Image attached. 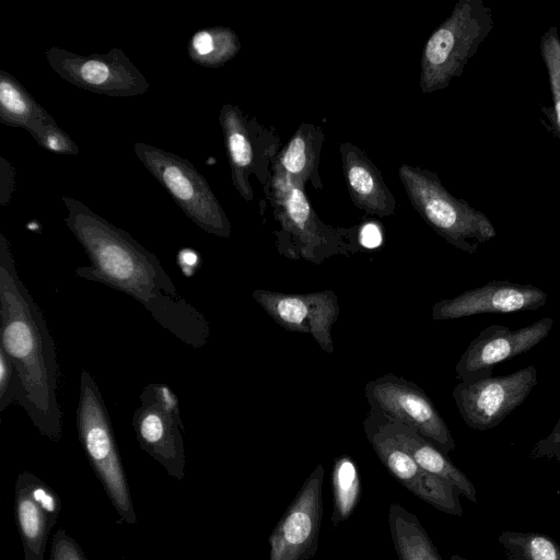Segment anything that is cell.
<instances>
[{
  "instance_id": "1",
  "label": "cell",
  "mask_w": 560,
  "mask_h": 560,
  "mask_svg": "<svg viewBox=\"0 0 560 560\" xmlns=\"http://www.w3.org/2000/svg\"><path fill=\"white\" fill-rule=\"evenodd\" d=\"M62 201L68 211L65 222L90 259V265L75 269L77 277L128 294L185 345L208 343L209 322L179 292L153 253L82 201L68 196Z\"/></svg>"
},
{
  "instance_id": "2",
  "label": "cell",
  "mask_w": 560,
  "mask_h": 560,
  "mask_svg": "<svg viewBox=\"0 0 560 560\" xmlns=\"http://www.w3.org/2000/svg\"><path fill=\"white\" fill-rule=\"evenodd\" d=\"M0 348L11 360L18 402L38 432L51 441L62 435L57 390L59 369L45 316L21 280L11 246L0 234Z\"/></svg>"
},
{
  "instance_id": "3",
  "label": "cell",
  "mask_w": 560,
  "mask_h": 560,
  "mask_svg": "<svg viewBox=\"0 0 560 560\" xmlns=\"http://www.w3.org/2000/svg\"><path fill=\"white\" fill-rule=\"evenodd\" d=\"M270 198L275 217L278 252L290 259L319 265L335 255H350L361 249L359 228H334L325 224L310 205L303 187L289 178L273 162Z\"/></svg>"
},
{
  "instance_id": "4",
  "label": "cell",
  "mask_w": 560,
  "mask_h": 560,
  "mask_svg": "<svg viewBox=\"0 0 560 560\" xmlns=\"http://www.w3.org/2000/svg\"><path fill=\"white\" fill-rule=\"evenodd\" d=\"M493 25L492 10L482 0H459L423 47L421 92L430 94L446 89L459 78Z\"/></svg>"
},
{
  "instance_id": "5",
  "label": "cell",
  "mask_w": 560,
  "mask_h": 560,
  "mask_svg": "<svg viewBox=\"0 0 560 560\" xmlns=\"http://www.w3.org/2000/svg\"><path fill=\"white\" fill-rule=\"evenodd\" d=\"M398 177L415 210L451 245L475 254L480 245L495 237L490 219L467 201L454 197L435 173L402 164Z\"/></svg>"
},
{
  "instance_id": "6",
  "label": "cell",
  "mask_w": 560,
  "mask_h": 560,
  "mask_svg": "<svg viewBox=\"0 0 560 560\" xmlns=\"http://www.w3.org/2000/svg\"><path fill=\"white\" fill-rule=\"evenodd\" d=\"M77 429L82 447L120 518L136 523V514L109 415L93 376L81 370Z\"/></svg>"
},
{
  "instance_id": "7",
  "label": "cell",
  "mask_w": 560,
  "mask_h": 560,
  "mask_svg": "<svg viewBox=\"0 0 560 560\" xmlns=\"http://www.w3.org/2000/svg\"><path fill=\"white\" fill-rule=\"evenodd\" d=\"M133 151L188 219L207 233L230 237V220L209 183L194 164L186 158L144 142H136Z\"/></svg>"
},
{
  "instance_id": "8",
  "label": "cell",
  "mask_w": 560,
  "mask_h": 560,
  "mask_svg": "<svg viewBox=\"0 0 560 560\" xmlns=\"http://www.w3.org/2000/svg\"><path fill=\"white\" fill-rule=\"evenodd\" d=\"M232 183L240 196L253 201L249 178L254 175L262 186L271 178V164L277 158L280 138L273 129L245 115L238 106L224 104L219 112Z\"/></svg>"
},
{
  "instance_id": "9",
  "label": "cell",
  "mask_w": 560,
  "mask_h": 560,
  "mask_svg": "<svg viewBox=\"0 0 560 560\" xmlns=\"http://www.w3.org/2000/svg\"><path fill=\"white\" fill-rule=\"evenodd\" d=\"M139 399L140 405L132 417L139 446L180 480L185 450L177 396L167 385L153 383L142 389Z\"/></svg>"
},
{
  "instance_id": "10",
  "label": "cell",
  "mask_w": 560,
  "mask_h": 560,
  "mask_svg": "<svg viewBox=\"0 0 560 560\" xmlns=\"http://www.w3.org/2000/svg\"><path fill=\"white\" fill-rule=\"evenodd\" d=\"M51 69L71 84L107 96L128 97L144 94L149 82L119 48L88 56L51 47L45 51Z\"/></svg>"
},
{
  "instance_id": "11",
  "label": "cell",
  "mask_w": 560,
  "mask_h": 560,
  "mask_svg": "<svg viewBox=\"0 0 560 560\" xmlns=\"http://www.w3.org/2000/svg\"><path fill=\"white\" fill-rule=\"evenodd\" d=\"M364 434L389 474L420 500L441 512L462 516L460 491L451 482L423 470L395 440L380 413L370 408L363 421Z\"/></svg>"
},
{
  "instance_id": "12",
  "label": "cell",
  "mask_w": 560,
  "mask_h": 560,
  "mask_svg": "<svg viewBox=\"0 0 560 560\" xmlns=\"http://www.w3.org/2000/svg\"><path fill=\"white\" fill-rule=\"evenodd\" d=\"M370 408L416 429L446 455L454 451V438L441 413L417 384L392 373L370 381L364 387Z\"/></svg>"
},
{
  "instance_id": "13",
  "label": "cell",
  "mask_w": 560,
  "mask_h": 560,
  "mask_svg": "<svg viewBox=\"0 0 560 560\" xmlns=\"http://www.w3.org/2000/svg\"><path fill=\"white\" fill-rule=\"evenodd\" d=\"M536 384L537 369L528 365L503 376L459 382L452 394L465 423L485 431L499 425L520 407Z\"/></svg>"
},
{
  "instance_id": "14",
  "label": "cell",
  "mask_w": 560,
  "mask_h": 560,
  "mask_svg": "<svg viewBox=\"0 0 560 560\" xmlns=\"http://www.w3.org/2000/svg\"><path fill=\"white\" fill-rule=\"evenodd\" d=\"M323 480L324 467L319 464L270 534L269 560H311L314 557L323 517Z\"/></svg>"
},
{
  "instance_id": "15",
  "label": "cell",
  "mask_w": 560,
  "mask_h": 560,
  "mask_svg": "<svg viewBox=\"0 0 560 560\" xmlns=\"http://www.w3.org/2000/svg\"><path fill=\"white\" fill-rule=\"evenodd\" d=\"M252 295L280 327L289 331L310 334L322 350L326 353L334 352L331 328L340 312L334 291L283 293L258 289Z\"/></svg>"
},
{
  "instance_id": "16",
  "label": "cell",
  "mask_w": 560,
  "mask_h": 560,
  "mask_svg": "<svg viewBox=\"0 0 560 560\" xmlns=\"http://www.w3.org/2000/svg\"><path fill=\"white\" fill-rule=\"evenodd\" d=\"M553 319L545 317L515 330L503 325H490L470 341L456 366L459 382L492 376L493 368L524 354L542 341L550 332Z\"/></svg>"
},
{
  "instance_id": "17",
  "label": "cell",
  "mask_w": 560,
  "mask_h": 560,
  "mask_svg": "<svg viewBox=\"0 0 560 560\" xmlns=\"http://www.w3.org/2000/svg\"><path fill=\"white\" fill-rule=\"evenodd\" d=\"M547 293L534 284L492 280L483 285L444 299L432 306L435 320L459 319L479 314H506L536 311L544 306Z\"/></svg>"
},
{
  "instance_id": "18",
  "label": "cell",
  "mask_w": 560,
  "mask_h": 560,
  "mask_svg": "<svg viewBox=\"0 0 560 560\" xmlns=\"http://www.w3.org/2000/svg\"><path fill=\"white\" fill-rule=\"evenodd\" d=\"M342 171L352 202L369 214L381 218L396 211V199L377 166L360 148L346 141L339 144Z\"/></svg>"
},
{
  "instance_id": "19",
  "label": "cell",
  "mask_w": 560,
  "mask_h": 560,
  "mask_svg": "<svg viewBox=\"0 0 560 560\" xmlns=\"http://www.w3.org/2000/svg\"><path fill=\"white\" fill-rule=\"evenodd\" d=\"M376 411L380 413L383 423L398 444L411 455L423 470L447 480L460 491L462 495L477 503L475 486L467 476L451 462L445 453L421 435L416 429L396 421L378 410Z\"/></svg>"
},
{
  "instance_id": "20",
  "label": "cell",
  "mask_w": 560,
  "mask_h": 560,
  "mask_svg": "<svg viewBox=\"0 0 560 560\" xmlns=\"http://www.w3.org/2000/svg\"><path fill=\"white\" fill-rule=\"evenodd\" d=\"M324 140V132L318 126L302 122L277 155V165L302 187L311 184L313 188L322 189L319 161Z\"/></svg>"
},
{
  "instance_id": "21",
  "label": "cell",
  "mask_w": 560,
  "mask_h": 560,
  "mask_svg": "<svg viewBox=\"0 0 560 560\" xmlns=\"http://www.w3.org/2000/svg\"><path fill=\"white\" fill-rule=\"evenodd\" d=\"M14 511L25 560H44L47 538L56 521L34 499L27 471L16 479Z\"/></svg>"
},
{
  "instance_id": "22",
  "label": "cell",
  "mask_w": 560,
  "mask_h": 560,
  "mask_svg": "<svg viewBox=\"0 0 560 560\" xmlns=\"http://www.w3.org/2000/svg\"><path fill=\"white\" fill-rule=\"evenodd\" d=\"M0 121L32 133L55 119L11 73L0 70Z\"/></svg>"
},
{
  "instance_id": "23",
  "label": "cell",
  "mask_w": 560,
  "mask_h": 560,
  "mask_svg": "<svg viewBox=\"0 0 560 560\" xmlns=\"http://www.w3.org/2000/svg\"><path fill=\"white\" fill-rule=\"evenodd\" d=\"M388 526L399 560H443L418 517L398 503L389 505Z\"/></svg>"
},
{
  "instance_id": "24",
  "label": "cell",
  "mask_w": 560,
  "mask_h": 560,
  "mask_svg": "<svg viewBox=\"0 0 560 560\" xmlns=\"http://www.w3.org/2000/svg\"><path fill=\"white\" fill-rule=\"evenodd\" d=\"M241 49L236 33L226 26H210L197 31L189 39L187 54L197 65L219 68L233 59Z\"/></svg>"
},
{
  "instance_id": "25",
  "label": "cell",
  "mask_w": 560,
  "mask_h": 560,
  "mask_svg": "<svg viewBox=\"0 0 560 560\" xmlns=\"http://www.w3.org/2000/svg\"><path fill=\"white\" fill-rule=\"evenodd\" d=\"M334 527L353 513L361 493V481L355 462L348 455L335 458L331 471Z\"/></svg>"
},
{
  "instance_id": "26",
  "label": "cell",
  "mask_w": 560,
  "mask_h": 560,
  "mask_svg": "<svg viewBox=\"0 0 560 560\" xmlns=\"http://www.w3.org/2000/svg\"><path fill=\"white\" fill-rule=\"evenodd\" d=\"M499 542L506 560H560V545L545 534L503 530Z\"/></svg>"
},
{
  "instance_id": "27",
  "label": "cell",
  "mask_w": 560,
  "mask_h": 560,
  "mask_svg": "<svg viewBox=\"0 0 560 560\" xmlns=\"http://www.w3.org/2000/svg\"><path fill=\"white\" fill-rule=\"evenodd\" d=\"M540 54L547 69L552 95V108L546 115L560 138V37L556 26L549 27L541 35Z\"/></svg>"
},
{
  "instance_id": "28",
  "label": "cell",
  "mask_w": 560,
  "mask_h": 560,
  "mask_svg": "<svg viewBox=\"0 0 560 560\" xmlns=\"http://www.w3.org/2000/svg\"><path fill=\"white\" fill-rule=\"evenodd\" d=\"M45 150L56 154L77 155L79 148L75 142L57 125L56 121L43 126L30 133Z\"/></svg>"
},
{
  "instance_id": "29",
  "label": "cell",
  "mask_w": 560,
  "mask_h": 560,
  "mask_svg": "<svg viewBox=\"0 0 560 560\" xmlns=\"http://www.w3.org/2000/svg\"><path fill=\"white\" fill-rule=\"evenodd\" d=\"M19 388L14 366L0 348V411L18 402Z\"/></svg>"
},
{
  "instance_id": "30",
  "label": "cell",
  "mask_w": 560,
  "mask_h": 560,
  "mask_svg": "<svg viewBox=\"0 0 560 560\" xmlns=\"http://www.w3.org/2000/svg\"><path fill=\"white\" fill-rule=\"evenodd\" d=\"M27 478L34 499L56 521L61 510L58 495L33 474L27 472Z\"/></svg>"
},
{
  "instance_id": "31",
  "label": "cell",
  "mask_w": 560,
  "mask_h": 560,
  "mask_svg": "<svg viewBox=\"0 0 560 560\" xmlns=\"http://www.w3.org/2000/svg\"><path fill=\"white\" fill-rule=\"evenodd\" d=\"M50 560H86V558L79 545L63 529H58L54 536Z\"/></svg>"
},
{
  "instance_id": "32",
  "label": "cell",
  "mask_w": 560,
  "mask_h": 560,
  "mask_svg": "<svg viewBox=\"0 0 560 560\" xmlns=\"http://www.w3.org/2000/svg\"><path fill=\"white\" fill-rule=\"evenodd\" d=\"M530 457L560 459V417L548 435L532 447Z\"/></svg>"
},
{
  "instance_id": "33",
  "label": "cell",
  "mask_w": 560,
  "mask_h": 560,
  "mask_svg": "<svg viewBox=\"0 0 560 560\" xmlns=\"http://www.w3.org/2000/svg\"><path fill=\"white\" fill-rule=\"evenodd\" d=\"M0 203L5 206L10 202L13 189L15 171L4 158H0Z\"/></svg>"
},
{
  "instance_id": "34",
  "label": "cell",
  "mask_w": 560,
  "mask_h": 560,
  "mask_svg": "<svg viewBox=\"0 0 560 560\" xmlns=\"http://www.w3.org/2000/svg\"><path fill=\"white\" fill-rule=\"evenodd\" d=\"M359 243L361 248H375L382 243V233L374 222H368L359 228Z\"/></svg>"
},
{
  "instance_id": "35",
  "label": "cell",
  "mask_w": 560,
  "mask_h": 560,
  "mask_svg": "<svg viewBox=\"0 0 560 560\" xmlns=\"http://www.w3.org/2000/svg\"><path fill=\"white\" fill-rule=\"evenodd\" d=\"M180 266L184 272H187V269L190 271L194 267H196V264L198 262V257L195 252L192 250H183L179 256Z\"/></svg>"
},
{
  "instance_id": "36",
  "label": "cell",
  "mask_w": 560,
  "mask_h": 560,
  "mask_svg": "<svg viewBox=\"0 0 560 560\" xmlns=\"http://www.w3.org/2000/svg\"><path fill=\"white\" fill-rule=\"evenodd\" d=\"M450 560H468L459 555H452Z\"/></svg>"
}]
</instances>
